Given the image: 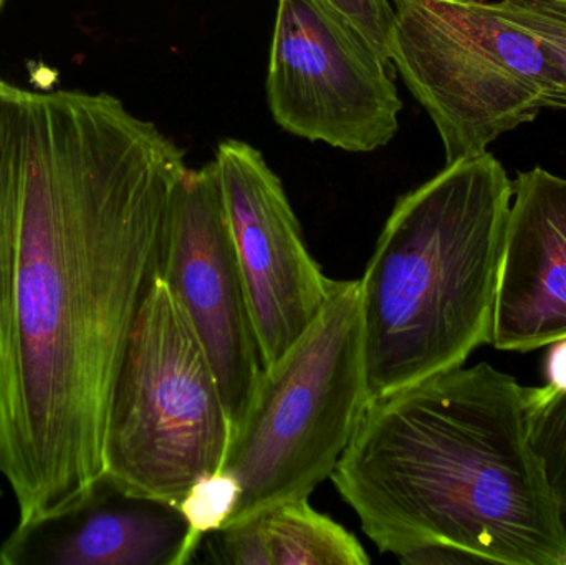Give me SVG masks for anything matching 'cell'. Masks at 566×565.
I'll list each match as a JSON object with an SVG mask.
<instances>
[{
    "label": "cell",
    "mask_w": 566,
    "mask_h": 565,
    "mask_svg": "<svg viewBox=\"0 0 566 565\" xmlns=\"http://www.w3.org/2000/svg\"><path fill=\"white\" fill-rule=\"evenodd\" d=\"M495 6L541 42L566 88V0H499Z\"/></svg>",
    "instance_id": "15"
},
{
    "label": "cell",
    "mask_w": 566,
    "mask_h": 565,
    "mask_svg": "<svg viewBox=\"0 0 566 565\" xmlns=\"http://www.w3.org/2000/svg\"><path fill=\"white\" fill-rule=\"evenodd\" d=\"M512 196L488 151L446 163L398 199L358 281L369 401L491 344Z\"/></svg>",
    "instance_id": "3"
},
{
    "label": "cell",
    "mask_w": 566,
    "mask_h": 565,
    "mask_svg": "<svg viewBox=\"0 0 566 565\" xmlns=\"http://www.w3.org/2000/svg\"><path fill=\"white\" fill-rule=\"evenodd\" d=\"M159 275L211 360L234 433L265 367L214 161L188 166L176 186Z\"/></svg>",
    "instance_id": "8"
},
{
    "label": "cell",
    "mask_w": 566,
    "mask_h": 565,
    "mask_svg": "<svg viewBox=\"0 0 566 565\" xmlns=\"http://www.w3.org/2000/svg\"><path fill=\"white\" fill-rule=\"evenodd\" d=\"M528 438L541 460L566 543V390L525 388Z\"/></svg>",
    "instance_id": "13"
},
{
    "label": "cell",
    "mask_w": 566,
    "mask_h": 565,
    "mask_svg": "<svg viewBox=\"0 0 566 565\" xmlns=\"http://www.w3.org/2000/svg\"><path fill=\"white\" fill-rule=\"evenodd\" d=\"M0 496H2V490H0Z\"/></svg>",
    "instance_id": "19"
},
{
    "label": "cell",
    "mask_w": 566,
    "mask_h": 565,
    "mask_svg": "<svg viewBox=\"0 0 566 565\" xmlns=\"http://www.w3.org/2000/svg\"><path fill=\"white\" fill-rule=\"evenodd\" d=\"M548 387L566 390V338L552 344L547 358Z\"/></svg>",
    "instance_id": "17"
},
{
    "label": "cell",
    "mask_w": 566,
    "mask_h": 565,
    "mask_svg": "<svg viewBox=\"0 0 566 565\" xmlns=\"http://www.w3.org/2000/svg\"><path fill=\"white\" fill-rule=\"evenodd\" d=\"M261 534L265 565H368L355 534L310 506L289 501L252 517Z\"/></svg>",
    "instance_id": "12"
},
{
    "label": "cell",
    "mask_w": 566,
    "mask_h": 565,
    "mask_svg": "<svg viewBox=\"0 0 566 565\" xmlns=\"http://www.w3.org/2000/svg\"><path fill=\"white\" fill-rule=\"evenodd\" d=\"M358 281H329L308 331L264 368L221 471L239 484L226 527L332 480L368 407Z\"/></svg>",
    "instance_id": "4"
},
{
    "label": "cell",
    "mask_w": 566,
    "mask_h": 565,
    "mask_svg": "<svg viewBox=\"0 0 566 565\" xmlns=\"http://www.w3.org/2000/svg\"><path fill=\"white\" fill-rule=\"evenodd\" d=\"M332 481L371 543L399 561L444 544L484 564L566 565L525 387L491 364L369 401Z\"/></svg>",
    "instance_id": "2"
},
{
    "label": "cell",
    "mask_w": 566,
    "mask_h": 565,
    "mask_svg": "<svg viewBox=\"0 0 566 565\" xmlns=\"http://www.w3.org/2000/svg\"><path fill=\"white\" fill-rule=\"evenodd\" d=\"M338 7L378 50L379 55L391 63V40L395 12L389 0H329Z\"/></svg>",
    "instance_id": "16"
},
{
    "label": "cell",
    "mask_w": 566,
    "mask_h": 565,
    "mask_svg": "<svg viewBox=\"0 0 566 565\" xmlns=\"http://www.w3.org/2000/svg\"><path fill=\"white\" fill-rule=\"evenodd\" d=\"M231 440L218 375L158 274L113 388L105 471L136 493L179 504L196 481L222 470Z\"/></svg>",
    "instance_id": "6"
},
{
    "label": "cell",
    "mask_w": 566,
    "mask_h": 565,
    "mask_svg": "<svg viewBox=\"0 0 566 565\" xmlns=\"http://www.w3.org/2000/svg\"><path fill=\"white\" fill-rule=\"evenodd\" d=\"M3 2H6V0H0V9H2Z\"/></svg>",
    "instance_id": "18"
},
{
    "label": "cell",
    "mask_w": 566,
    "mask_h": 565,
    "mask_svg": "<svg viewBox=\"0 0 566 565\" xmlns=\"http://www.w3.org/2000/svg\"><path fill=\"white\" fill-rule=\"evenodd\" d=\"M214 163L262 360L271 367L318 317L332 279L310 254L282 181L258 148L224 139Z\"/></svg>",
    "instance_id": "9"
},
{
    "label": "cell",
    "mask_w": 566,
    "mask_h": 565,
    "mask_svg": "<svg viewBox=\"0 0 566 565\" xmlns=\"http://www.w3.org/2000/svg\"><path fill=\"white\" fill-rule=\"evenodd\" d=\"M196 553L179 504L103 471L72 503L17 524L0 565H186Z\"/></svg>",
    "instance_id": "10"
},
{
    "label": "cell",
    "mask_w": 566,
    "mask_h": 565,
    "mask_svg": "<svg viewBox=\"0 0 566 565\" xmlns=\"http://www.w3.org/2000/svg\"><path fill=\"white\" fill-rule=\"evenodd\" d=\"M186 168L108 93L0 79V473L19 523L105 471L113 388Z\"/></svg>",
    "instance_id": "1"
},
{
    "label": "cell",
    "mask_w": 566,
    "mask_h": 565,
    "mask_svg": "<svg viewBox=\"0 0 566 565\" xmlns=\"http://www.w3.org/2000/svg\"><path fill=\"white\" fill-rule=\"evenodd\" d=\"M389 65L329 0H279L268 98L285 132L349 153L388 145L402 109Z\"/></svg>",
    "instance_id": "7"
},
{
    "label": "cell",
    "mask_w": 566,
    "mask_h": 565,
    "mask_svg": "<svg viewBox=\"0 0 566 565\" xmlns=\"http://www.w3.org/2000/svg\"><path fill=\"white\" fill-rule=\"evenodd\" d=\"M512 185L491 344L531 352L566 338V178L537 166Z\"/></svg>",
    "instance_id": "11"
},
{
    "label": "cell",
    "mask_w": 566,
    "mask_h": 565,
    "mask_svg": "<svg viewBox=\"0 0 566 565\" xmlns=\"http://www.w3.org/2000/svg\"><path fill=\"white\" fill-rule=\"evenodd\" d=\"M391 63L431 116L446 163L489 151L542 109H566L544 46L485 0H391Z\"/></svg>",
    "instance_id": "5"
},
{
    "label": "cell",
    "mask_w": 566,
    "mask_h": 565,
    "mask_svg": "<svg viewBox=\"0 0 566 565\" xmlns=\"http://www.w3.org/2000/svg\"><path fill=\"white\" fill-rule=\"evenodd\" d=\"M238 481L226 471H218L196 481L195 486L179 503V510L185 514L191 530L196 550H199L206 536L218 533L226 526L238 504Z\"/></svg>",
    "instance_id": "14"
}]
</instances>
